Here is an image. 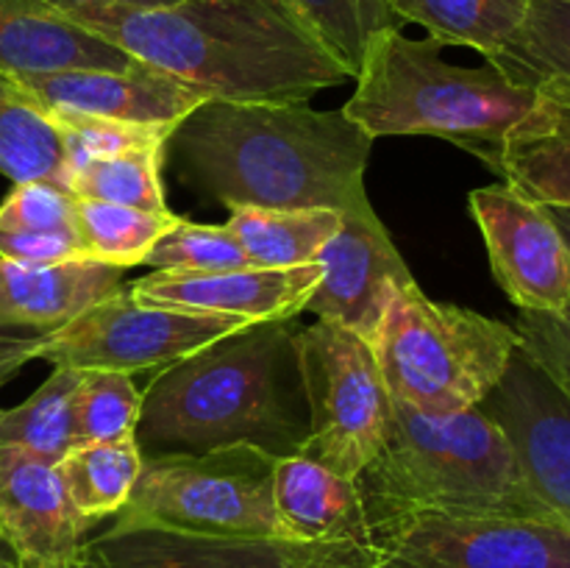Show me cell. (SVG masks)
Returning a JSON list of instances; mask_svg holds the SVG:
<instances>
[{"mask_svg": "<svg viewBox=\"0 0 570 568\" xmlns=\"http://www.w3.org/2000/svg\"><path fill=\"white\" fill-rule=\"evenodd\" d=\"M65 17L232 104H306L351 78L289 0H178Z\"/></svg>", "mask_w": 570, "mask_h": 568, "instance_id": "obj_1", "label": "cell"}, {"mask_svg": "<svg viewBox=\"0 0 570 568\" xmlns=\"http://www.w3.org/2000/svg\"><path fill=\"white\" fill-rule=\"evenodd\" d=\"M181 178L223 206L345 212L367 200L373 137L343 109L206 100L170 137Z\"/></svg>", "mask_w": 570, "mask_h": 568, "instance_id": "obj_2", "label": "cell"}, {"mask_svg": "<svg viewBox=\"0 0 570 568\" xmlns=\"http://www.w3.org/2000/svg\"><path fill=\"white\" fill-rule=\"evenodd\" d=\"M306 438L309 404L287 321L250 323L156 371L134 432L142 457L226 445L289 457L301 454Z\"/></svg>", "mask_w": 570, "mask_h": 568, "instance_id": "obj_3", "label": "cell"}, {"mask_svg": "<svg viewBox=\"0 0 570 568\" xmlns=\"http://www.w3.org/2000/svg\"><path fill=\"white\" fill-rule=\"evenodd\" d=\"M354 482L371 535L417 512L562 521L529 488L504 429L479 407L423 415L393 401L387 440Z\"/></svg>", "mask_w": 570, "mask_h": 568, "instance_id": "obj_4", "label": "cell"}, {"mask_svg": "<svg viewBox=\"0 0 570 568\" xmlns=\"http://www.w3.org/2000/svg\"><path fill=\"white\" fill-rule=\"evenodd\" d=\"M356 89L343 106L367 137H443L495 173L504 139L534 115L540 92L495 65L460 67L438 39L384 28L367 42Z\"/></svg>", "mask_w": 570, "mask_h": 568, "instance_id": "obj_5", "label": "cell"}, {"mask_svg": "<svg viewBox=\"0 0 570 568\" xmlns=\"http://www.w3.org/2000/svg\"><path fill=\"white\" fill-rule=\"evenodd\" d=\"M390 395L423 415H456L482 404L521 349L515 326L399 284L371 337Z\"/></svg>", "mask_w": 570, "mask_h": 568, "instance_id": "obj_6", "label": "cell"}, {"mask_svg": "<svg viewBox=\"0 0 570 568\" xmlns=\"http://www.w3.org/2000/svg\"><path fill=\"white\" fill-rule=\"evenodd\" d=\"M276 460L256 445L145 457L115 523L204 538H287L273 501Z\"/></svg>", "mask_w": 570, "mask_h": 568, "instance_id": "obj_7", "label": "cell"}, {"mask_svg": "<svg viewBox=\"0 0 570 568\" xmlns=\"http://www.w3.org/2000/svg\"><path fill=\"white\" fill-rule=\"evenodd\" d=\"M301 382L309 404V438L301 454L356 479L382 451L393 395L371 340L332 321L295 332Z\"/></svg>", "mask_w": 570, "mask_h": 568, "instance_id": "obj_8", "label": "cell"}, {"mask_svg": "<svg viewBox=\"0 0 570 568\" xmlns=\"http://www.w3.org/2000/svg\"><path fill=\"white\" fill-rule=\"evenodd\" d=\"M250 326L237 315L142 304L126 287L45 334L39 360L76 371H161L215 340Z\"/></svg>", "mask_w": 570, "mask_h": 568, "instance_id": "obj_9", "label": "cell"}, {"mask_svg": "<svg viewBox=\"0 0 570 568\" xmlns=\"http://www.w3.org/2000/svg\"><path fill=\"white\" fill-rule=\"evenodd\" d=\"M371 568H570V523L417 512L376 529Z\"/></svg>", "mask_w": 570, "mask_h": 568, "instance_id": "obj_10", "label": "cell"}, {"mask_svg": "<svg viewBox=\"0 0 570 568\" xmlns=\"http://www.w3.org/2000/svg\"><path fill=\"white\" fill-rule=\"evenodd\" d=\"M87 557L95 568H371L382 549L287 538H204L111 523L87 540Z\"/></svg>", "mask_w": 570, "mask_h": 568, "instance_id": "obj_11", "label": "cell"}, {"mask_svg": "<svg viewBox=\"0 0 570 568\" xmlns=\"http://www.w3.org/2000/svg\"><path fill=\"white\" fill-rule=\"evenodd\" d=\"M468 204L488 245L490 271L518 312L570 306V251L549 206L507 182L473 189Z\"/></svg>", "mask_w": 570, "mask_h": 568, "instance_id": "obj_12", "label": "cell"}, {"mask_svg": "<svg viewBox=\"0 0 570 568\" xmlns=\"http://www.w3.org/2000/svg\"><path fill=\"white\" fill-rule=\"evenodd\" d=\"M340 215V232L315 256L323 276L306 310L317 321L340 323L371 340L393 290L415 276L379 221L371 198Z\"/></svg>", "mask_w": 570, "mask_h": 568, "instance_id": "obj_13", "label": "cell"}, {"mask_svg": "<svg viewBox=\"0 0 570 568\" xmlns=\"http://www.w3.org/2000/svg\"><path fill=\"white\" fill-rule=\"evenodd\" d=\"M479 410L504 429L538 499L570 523V404L560 390L518 349Z\"/></svg>", "mask_w": 570, "mask_h": 568, "instance_id": "obj_14", "label": "cell"}, {"mask_svg": "<svg viewBox=\"0 0 570 568\" xmlns=\"http://www.w3.org/2000/svg\"><path fill=\"white\" fill-rule=\"evenodd\" d=\"M87 529L59 466L0 445V540L17 568H78Z\"/></svg>", "mask_w": 570, "mask_h": 568, "instance_id": "obj_15", "label": "cell"}, {"mask_svg": "<svg viewBox=\"0 0 570 568\" xmlns=\"http://www.w3.org/2000/svg\"><path fill=\"white\" fill-rule=\"evenodd\" d=\"M323 271L317 262L298 267H239L195 273L154 271L137 278L128 293L142 304L187 312L237 315L248 323L289 321L306 310Z\"/></svg>", "mask_w": 570, "mask_h": 568, "instance_id": "obj_16", "label": "cell"}, {"mask_svg": "<svg viewBox=\"0 0 570 568\" xmlns=\"http://www.w3.org/2000/svg\"><path fill=\"white\" fill-rule=\"evenodd\" d=\"M14 81L37 100L45 115L78 111V115L109 117V120L145 123V126L176 128L189 111L212 100L206 89L148 65L134 70L42 72V76H20Z\"/></svg>", "mask_w": 570, "mask_h": 568, "instance_id": "obj_17", "label": "cell"}, {"mask_svg": "<svg viewBox=\"0 0 570 568\" xmlns=\"http://www.w3.org/2000/svg\"><path fill=\"white\" fill-rule=\"evenodd\" d=\"M142 61L70 17L33 0H0V72L11 78L65 70H134Z\"/></svg>", "mask_w": 570, "mask_h": 568, "instance_id": "obj_18", "label": "cell"}, {"mask_svg": "<svg viewBox=\"0 0 570 568\" xmlns=\"http://www.w3.org/2000/svg\"><path fill=\"white\" fill-rule=\"evenodd\" d=\"M273 501L289 540L376 546L354 479L304 454L278 457Z\"/></svg>", "mask_w": 570, "mask_h": 568, "instance_id": "obj_19", "label": "cell"}, {"mask_svg": "<svg viewBox=\"0 0 570 568\" xmlns=\"http://www.w3.org/2000/svg\"><path fill=\"white\" fill-rule=\"evenodd\" d=\"M122 287V267L83 259L17 265L0 259V326L53 332Z\"/></svg>", "mask_w": 570, "mask_h": 568, "instance_id": "obj_20", "label": "cell"}, {"mask_svg": "<svg viewBox=\"0 0 570 568\" xmlns=\"http://www.w3.org/2000/svg\"><path fill=\"white\" fill-rule=\"evenodd\" d=\"M495 173L543 206H570V100L540 92V106L504 139Z\"/></svg>", "mask_w": 570, "mask_h": 568, "instance_id": "obj_21", "label": "cell"}, {"mask_svg": "<svg viewBox=\"0 0 570 568\" xmlns=\"http://www.w3.org/2000/svg\"><path fill=\"white\" fill-rule=\"evenodd\" d=\"M488 61L521 87L570 100V0H529L518 31Z\"/></svg>", "mask_w": 570, "mask_h": 568, "instance_id": "obj_22", "label": "cell"}, {"mask_svg": "<svg viewBox=\"0 0 570 568\" xmlns=\"http://www.w3.org/2000/svg\"><path fill=\"white\" fill-rule=\"evenodd\" d=\"M228 215L226 226L237 234L250 267L309 265L343 223V215L334 209L234 206Z\"/></svg>", "mask_w": 570, "mask_h": 568, "instance_id": "obj_23", "label": "cell"}, {"mask_svg": "<svg viewBox=\"0 0 570 568\" xmlns=\"http://www.w3.org/2000/svg\"><path fill=\"white\" fill-rule=\"evenodd\" d=\"M0 176L11 184L53 182L70 189L65 143L37 100L0 72Z\"/></svg>", "mask_w": 570, "mask_h": 568, "instance_id": "obj_24", "label": "cell"}, {"mask_svg": "<svg viewBox=\"0 0 570 568\" xmlns=\"http://www.w3.org/2000/svg\"><path fill=\"white\" fill-rule=\"evenodd\" d=\"M395 17L426 28L443 48H471L484 59L499 53L523 22L529 0H384Z\"/></svg>", "mask_w": 570, "mask_h": 568, "instance_id": "obj_25", "label": "cell"}, {"mask_svg": "<svg viewBox=\"0 0 570 568\" xmlns=\"http://www.w3.org/2000/svg\"><path fill=\"white\" fill-rule=\"evenodd\" d=\"M83 371L53 368L48 379L22 404L0 410V445L59 466L76 445V390Z\"/></svg>", "mask_w": 570, "mask_h": 568, "instance_id": "obj_26", "label": "cell"}, {"mask_svg": "<svg viewBox=\"0 0 570 568\" xmlns=\"http://www.w3.org/2000/svg\"><path fill=\"white\" fill-rule=\"evenodd\" d=\"M142 462L145 457L134 438L115 443H81L67 451L59 462V473L76 510L92 527L126 507L142 473Z\"/></svg>", "mask_w": 570, "mask_h": 568, "instance_id": "obj_27", "label": "cell"}, {"mask_svg": "<svg viewBox=\"0 0 570 568\" xmlns=\"http://www.w3.org/2000/svg\"><path fill=\"white\" fill-rule=\"evenodd\" d=\"M78 237L89 259L115 267L145 265L161 234L170 232L181 217L173 212H145L134 206L106 204V200L78 198Z\"/></svg>", "mask_w": 570, "mask_h": 568, "instance_id": "obj_28", "label": "cell"}, {"mask_svg": "<svg viewBox=\"0 0 570 568\" xmlns=\"http://www.w3.org/2000/svg\"><path fill=\"white\" fill-rule=\"evenodd\" d=\"M167 148H145L134 154L95 159L72 173L70 193L76 198L106 200L145 212H170L161 189V161Z\"/></svg>", "mask_w": 570, "mask_h": 568, "instance_id": "obj_29", "label": "cell"}, {"mask_svg": "<svg viewBox=\"0 0 570 568\" xmlns=\"http://www.w3.org/2000/svg\"><path fill=\"white\" fill-rule=\"evenodd\" d=\"M142 412V390L128 373L83 371L76 390V445L134 438Z\"/></svg>", "mask_w": 570, "mask_h": 568, "instance_id": "obj_30", "label": "cell"}, {"mask_svg": "<svg viewBox=\"0 0 570 568\" xmlns=\"http://www.w3.org/2000/svg\"><path fill=\"white\" fill-rule=\"evenodd\" d=\"M326 42L351 78L360 72L367 42L384 28H401L384 0H289Z\"/></svg>", "mask_w": 570, "mask_h": 568, "instance_id": "obj_31", "label": "cell"}, {"mask_svg": "<svg viewBox=\"0 0 570 568\" xmlns=\"http://www.w3.org/2000/svg\"><path fill=\"white\" fill-rule=\"evenodd\" d=\"M50 120L59 128L67 156V176L81 170L83 165L109 156L134 154L145 148H167L173 131L170 126H145V123L109 120V117L78 115V111H50Z\"/></svg>", "mask_w": 570, "mask_h": 568, "instance_id": "obj_32", "label": "cell"}, {"mask_svg": "<svg viewBox=\"0 0 570 568\" xmlns=\"http://www.w3.org/2000/svg\"><path fill=\"white\" fill-rule=\"evenodd\" d=\"M145 265L154 271H239L250 267L237 234L228 226H200L178 221L145 256Z\"/></svg>", "mask_w": 570, "mask_h": 568, "instance_id": "obj_33", "label": "cell"}, {"mask_svg": "<svg viewBox=\"0 0 570 568\" xmlns=\"http://www.w3.org/2000/svg\"><path fill=\"white\" fill-rule=\"evenodd\" d=\"M78 198L67 187L53 182H22L11 187L0 204V228L20 232L61 234L76 243L78 237Z\"/></svg>", "mask_w": 570, "mask_h": 568, "instance_id": "obj_34", "label": "cell"}, {"mask_svg": "<svg viewBox=\"0 0 570 568\" xmlns=\"http://www.w3.org/2000/svg\"><path fill=\"white\" fill-rule=\"evenodd\" d=\"M521 351L570 404V306L562 312H518Z\"/></svg>", "mask_w": 570, "mask_h": 568, "instance_id": "obj_35", "label": "cell"}, {"mask_svg": "<svg viewBox=\"0 0 570 568\" xmlns=\"http://www.w3.org/2000/svg\"><path fill=\"white\" fill-rule=\"evenodd\" d=\"M0 259L17 262V265H65V262L89 259L81 243L61 234L20 232V228H0Z\"/></svg>", "mask_w": 570, "mask_h": 568, "instance_id": "obj_36", "label": "cell"}, {"mask_svg": "<svg viewBox=\"0 0 570 568\" xmlns=\"http://www.w3.org/2000/svg\"><path fill=\"white\" fill-rule=\"evenodd\" d=\"M45 334L37 329L0 326V388L9 384L31 360H39Z\"/></svg>", "mask_w": 570, "mask_h": 568, "instance_id": "obj_37", "label": "cell"}, {"mask_svg": "<svg viewBox=\"0 0 570 568\" xmlns=\"http://www.w3.org/2000/svg\"><path fill=\"white\" fill-rule=\"evenodd\" d=\"M48 9L59 11V14H70L78 9H161V6H173L178 0H33Z\"/></svg>", "mask_w": 570, "mask_h": 568, "instance_id": "obj_38", "label": "cell"}, {"mask_svg": "<svg viewBox=\"0 0 570 568\" xmlns=\"http://www.w3.org/2000/svg\"><path fill=\"white\" fill-rule=\"evenodd\" d=\"M551 217H554L557 228H560L562 239H566L568 251H570V206H549Z\"/></svg>", "mask_w": 570, "mask_h": 568, "instance_id": "obj_39", "label": "cell"}, {"mask_svg": "<svg viewBox=\"0 0 570 568\" xmlns=\"http://www.w3.org/2000/svg\"><path fill=\"white\" fill-rule=\"evenodd\" d=\"M0 568H17V562L9 555H0Z\"/></svg>", "mask_w": 570, "mask_h": 568, "instance_id": "obj_40", "label": "cell"}, {"mask_svg": "<svg viewBox=\"0 0 570 568\" xmlns=\"http://www.w3.org/2000/svg\"><path fill=\"white\" fill-rule=\"evenodd\" d=\"M78 568H95V566H92V562H89V557H83V562Z\"/></svg>", "mask_w": 570, "mask_h": 568, "instance_id": "obj_41", "label": "cell"}, {"mask_svg": "<svg viewBox=\"0 0 570 568\" xmlns=\"http://www.w3.org/2000/svg\"><path fill=\"white\" fill-rule=\"evenodd\" d=\"M0 555H9V551H6V546H3V540H0ZM11 557V555H9Z\"/></svg>", "mask_w": 570, "mask_h": 568, "instance_id": "obj_42", "label": "cell"}]
</instances>
